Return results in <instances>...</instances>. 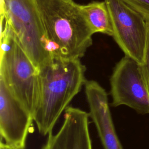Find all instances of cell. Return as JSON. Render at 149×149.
<instances>
[{"label":"cell","mask_w":149,"mask_h":149,"mask_svg":"<svg viewBox=\"0 0 149 149\" xmlns=\"http://www.w3.org/2000/svg\"><path fill=\"white\" fill-rule=\"evenodd\" d=\"M110 86L112 106L126 105L140 113H149V93L137 62L125 55L113 70Z\"/></svg>","instance_id":"cell-6"},{"label":"cell","mask_w":149,"mask_h":149,"mask_svg":"<svg viewBox=\"0 0 149 149\" xmlns=\"http://www.w3.org/2000/svg\"><path fill=\"white\" fill-rule=\"evenodd\" d=\"M141 72L149 93V30L148 34V38L147 41V45L145 51L144 62L142 64H140Z\"/></svg>","instance_id":"cell-12"},{"label":"cell","mask_w":149,"mask_h":149,"mask_svg":"<svg viewBox=\"0 0 149 149\" xmlns=\"http://www.w3.org/2000/svg\"><path fill=\"white\" fill-rule=\"evenodd\" d=\"M84 87L90 116L104 149H123L112 121L106 91L94 80H86Z\"/></svg>","instance_id":"cell-9"},{"label":"cell","mask_w":149,"mask_h":149,"mask_svg":"<svg viewBox=\"0 0 149 149\" xmlns=\"http://www.w3.org/2000/svg\"><path fill=\"white\" fill-rule=\"evenodd\" d=\"M34 121L33 115L0 79V133L6 144L24 149Z\"/></svg>","instance_id":"cell-7"},{"label":"cell","mask_w":149,"mask_h":149,"mask_svg":"<svg viewBox=\"0 0 149 149\" xmlns=\"http://www.w3.org/2000/svg\"><path fill=\"white\" fill-rule=\"evenodd\" d=\"M39 95L33 116L39 133L48 135L86 81L80 59L52 56L38 69Z\"/></svg>","instance_id":"cell-1"},{"label":"cell","mask_w":149,"mask_h":149,"mask_svg":"<svg viewBox=\"0 0 149 149\" xmlns=\"http://www.w3.org/2000/svg\"><path fill=\"white\" fill-rule=\"evenodd\" d=\"M104 1L111 16L114 40L125 55L142 64L149 22L122 0Z\"/></svg>","instance_id":"cell-5"},{"label":"cell","mask_w":149,"mask_h":149,"mask_svg":"<svg viewBox=\"0 0 149 149\" xmlns=\"http://www.w3.org/2000/svg\"><path fill=\"white\" fill-rule=\"evenodd\" d=\"M140 13L149 22V0H122Z\"/></svg>","instance_id":"cell-11"},{"label":"cell","mask_w":149,"mask_h":149,"mask_svg":"<svg viewBox=\"0 0 149 149\" xmlns=\"http://www.w3.org/2000/svg\"><path fill=\"white\" fill-rule=\"evenodd\" d=\"M1 33L0 79L34 116L39 95L38 70L5 23Z\"/></svg>","instance_id":"cell-3"},{"label":"cell","mask_w":149,"mask_h":149,"mask_svg":"<svg viewBox=\"0 0 149 149\" xmlns=\"http://www.w3.org/2000/svg\"><path fill=\"white\" fill-rule=\"evenodd\" d=\"M0 149H17V148L9 146V145L6 144L5 143H3L1 140V145H0Z\"/></svg>","instance_id":"cell-13"},{"label":"cell","mask_w":149,"mask_h":149,"mask_svg":"<svg viewBox=\"0 0 149 149\" xmlns=\"http://www.w3.org/2000/svg\"><path fill=\"white\" fill-rule=\"evenodd\" d=\"M52 56L80 59L93 44L91 31L73 0H36Z\"/></svg>","instance_id":"cell-2"},{"label":"cell","mask_w":149,"mask_h":149,"mask_svg":"<svg viewBox=\"0 0 149 149\" xmlns=\"http://www.w3.org/2000/svg\"><path fill=\"white\" fill-rule=\"evenodd\" d=\"M90 114L80 108L68 107L63 123L56 134L50 132L42 149H93L89 132Z\"/></svg>","instance_id":"cell-8"},{"label":"cell","mask_w":149,"mask_h":149,"mask_svg":"<svg viewBox=\"0 0 149 149\" xmlns=\"http://www.w3.org/2000/svg\"><path fill=\"white\" fill-rule=\"evenodd\" d=\"M81 8L93 34L113 35L111 16L107 5L104 1H92Z\"/></svg>","instance_id":"cell-10"},{"label":"cell","mask_w":149,"mask_h":149,"mask_svg":"<svg viewBox=\"0 0 149 149\" xmlns=\"http://www.w3.org/2000/svg\"><path fill=\"white\" fill-rule=\"evenodd\" d=\"M1 18L38 69L51 59L36 0H1Z\"/></svg>","instance_id":"cell-4"}]
</instances>
